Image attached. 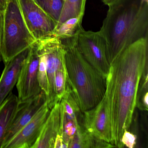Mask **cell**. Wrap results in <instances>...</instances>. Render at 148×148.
I'll use <instances>...</instances> for the list:
<instances>
[{
	"label": "cell",
	"mask_w": 148,
	"mask_h": 148,
	"mask_svg": "<svg viewBox=\"0 0 148 148\" xmlns=\"http://www.w3.org/2000/svg\"><path fill=\"white\" fill-rule=\"evenodd\" d=\"M148 38L125 48L110 64L105 94L108 100L111 123V144L124 147L121 138L128 130L136 107L138 92L148 64Z\"/></svg>",
	"instance_id": "6da1fadb"
},
{
	"label": "cell",
	"mask_w": 148,
	"mask_h": 148,
	"mask_svg": "<svg viewBox=\"0 0 148 148\" xmlns=\"http://www.w3.org/2000/svg\"><path fill=\"white\" fill-rule=\"evenodd\" d=\"M108 7L99 32L105 41L110 64L129 46L148 38V2L143 0H117Z\"/></svg>",
	"instance_id": "7a4b0ae2"
},
{
	"label": "cell",
	"mask_w": 148,
	"mask_h": 148,
	"mask_svg": "<svg viewBox=\"0 0 148 148\" xmlns=\"http://www.w3.org/2000/svg\"><path fill=\"white\" fill-rule=\"evenodd\" d=\"M76 36L60 40L65 51L68 86L83 112L101 101L105 93L106 78L80 53L76 46Z\"/></svg>",
	"instance_id": "3957f363"
},
{
	"label": "cell",
	"mask_w": 148,
	"mask_h": 148,
	"mask_svg": "<svg viewBox=\"0 0 148 148\" xmlns=\"http://www.w3.org/2000/svg\"><path fill=\"white\" fill-rule=\"evenodd\" d=\"M0 53L6 64L36 41L24 20L18 0H8L3 14Z\"/></svg>",
	"instance_id": "277c9868"
},
{
	"label": "cell",
	"mask_w": 148,
	"mask_h": 148,
	"mask_svg": "<svg viewBox=\"0 0 148 148\" xmlns=\"http://www.w3.org/2000/svg\"><path fill=\"white\" fill-rule=\"evenodd\" d=\"M76 46L85 59L106 78L110 64L105 41L99 32L85 31L82 28L76 36Z\"/></svg>",
	"instance_id": "5b68a950"
},
{
	"label": "cell",
	"mask_w": 148,
	"mask_h": 148,
	"mask_svg": "<svg viewBox=\"0 0 148 148\" xmlns=\"http://www.w3.org/2000/svg\"><path fill=\"white\" fill-rule=\"evenodd\" d=\"M39 49L43 51L46 58L49 92L47 104L50 110L58 102L54 91L53 81L55 73L65 65V51L61 40L55 36L36 40Z\"/></svg>",
	"instance_id": "8992f818"
},
{
	"label": "cell",
	"mask_w": 148,
	"mask_h": 148,
	"mask_svg": "<svg viewBox=\"0 0 148 148\" xmlns=\"http://www.w3.org/2000/svg\"><path fill=\"white\" fill-rule=\"evenodd\" d=\"M39 61L36 40L29 47L16 84L20 103L33 98L43 91L38 80Z\"/></svg>",
	"instance_id": "52a82bcc"
},
{
	"label": "cell",
	"mask_w": 148,
	"mask_h": 148,
	"mask_svg": "<svg viewBox=\"0 0 148 148\" xmlns=\"http://www.w3.org/2000/svg\"><path fill=\"white\" fill-rule=\"evenodd\" d=\"M27 28L34 38L54 36L57 23L34 0H18Z\"/></svg>",
	"instance_id": "ba28073f"
},
{
	"label": "cell",
	"mask_w": 148,
	"mask_h": 148,
	"mask_svg": "<svg viewBox=\"0 0 148 148\" xmlns=\"http://www.w3.org/2000/svg\"><path fill=\"white\" fill-rule=\"evenodd\" d=\"M82 113V125L87 131L95 137L111 144L110 112L105 94L95 107Z\"/></svg>",
	"instance_id": "9c48e42d"
},
{
	"label": "cell",
	"mask_w": 148,
	"mask_h": 148,
	"mask_svg": "<svg viewBox=\"0 0 148 148\" xmlns=\"http://www.w3.org/2000/svg\"><path fill=\"white\" fill-rule=\"evenodd\" d=\"M51 110L46 103L36 115L3 148H32L37 142Z\"/></svg>",
	"instance_id": "30bf717a"
},
{
	"label": "cell",
	"mask_w": 148,
	"mask_h": 148,
	"mask_svg": "<svg viewBox=\"0 0 148 148\" xmlns=\"http://www.w3.org/2000/svg\"><path fill=\"white\" fill-rule=\"evenodd\" d=\"M46 103V95L43 91L33 98L19 103L13 120L6 135L2 148L31 121Z\"/></svg>",
	"instance_id": "8fae6325"
},
{
	"label": "cell",
	"mask_w": 148,
	"mask_h": 148,
	"mask_svg": "<svg viewBox=\"0 0 148 148\" xmlns=\"http://www.w3.org/2000/svg\"><path fill=\"white\" fill-rule=\"evenodd\" d=\"M29 47L5 64V68L0 77V106L16 85Z\"/></svg>",
	"instance_id": "7c38bea8"
},
{
	"label": "cell",
	"mask_w": 148,
	"mask_h": 148,
	"mask_svg": "<svg viewBox=\"0 0 148 148\" xmlns=\"http://www.w3.org/2000/svg\"><path fill=\"white\" fill-rule=\"evenodd\" d=\"M60 107L57 103L50 111L38 138L32 148H54L56 136L60 134Z\"/></svg>",
	"instance_id": "4fadbf2b"
},
{
	"label": "cell",
	"mask_w": 148,
	"mask_h": 148,
	"mask_svg": "<svg viewBox=\"0 0 148 148\" xmlns=\"http://www.w3.org/2000/svg\"><path fill=\"white\" fill-rule=\"evenodd\" d=\"M19 103L18 97L11 92L0 106V148H2Z\"/></svg>",
	"instance_id": "5bb4252c"
},
{
	"label": "cell",
	"mask_w": 148,
	"mask_h": 148,
	"mask_svg": "<svg viewBox=\"0 0 148 148\" xmlns=\"http://www.w3.org/2000/svg\"><path fill=\"white\" fill-rule=\"evenodd\" d=\"M86 2V0H64L56 27L69 19L76 18L83 19Z\"/></svg>",
	"instance_id": "9a60e30c"
},
{
	"label": "cell",
	"mask_w": 148,
	"mask_h": 148,
	"mask_svg": "<svg viewBox=\"0 0 148 148\" xmlns=\"http://www.w3.org/2000/svg\"><path fill=\"white\" fill-rule=\"evenodd\" d=\"M82 20L83 19L77 18L66 20L56 27L54 36L60 40L75 37L83 28Z\"/></svg>",
	"instance_id": "2e32d148"
},
{
	"label": "cell",
	"mask_w": 148,
	"mask_h": 148,
	"mask_svg": "<svg viewBox=\"0 0 148 148\" xmlns=\"http://www.w3.org/2000/svg\"><path fill=\"white\" fill-rule=\"evenodd\" d=\"M97 139L81 125L70 141L68 148H95Z\"/></svg>",
	"instance_id": "e0dca14e"
},
{
	"label": "cell",
	"mask_w": 148,
	"mask_h": 148,
	"mask_svg": "<svg viewBox=\"0 0 148 148\" xmlns=\"http://www.w3.org/2000/svg\"><path fill=\"white\" fill-rule=\"evenodd\" d=\"M67 71L65 65L55 73L53 81L54 91L56 101L60 102L66 92L68 87Z\"/></svg>",
	"instance_id": "ac0fdd59"
},
{
	"label": "cell",
	"mask_w": 148,
	"mask_h": 148,
	"mask_svg": "<svg viewBox=\"0 0 148 148\" xmlns=\"http://www.w3.org/2000/svg\"><path fill=\"white\" fill-rule=\"evenodd\" d=\"M37 4L58 24L64 5L63 0H35Z\"/></svg>",
	"instance_id": "d6986e66"
},
{
	"label": "cell",
	"mask_w": 148,
	"mask_h": 148,
	"mask_svg": "<svg viewBox=\"0 0 148 148\" xmlns=\"http://www.w3.org/2000/svg\"><path fill=\"white\" fill-rule=\"evenodd\" d=\"M38 52L39 58L38 73V80L41 90L45 93L47 97L49 92V88H48L46 58L44 53L41 50L39 49L38 47Z\"/></svg>",
	"instance_id": "ffe728a7"
},
{
	"label": "cell",
	"mask_w": 148,
	"mask_h": 148,
	"mask_svg": "<svg viewBox=\"0 0 148 148\" xmlns=\"http://www.w3.org/2000/svg\"><path fill=\"white\" fill-rule=\"evenodd\" d=\"M136 135L125 130L122 135L121 143L124 146H126L129 148H133L136 144Z\"/></svg>",
	"instance_id": "44dd1931"
},
{
	"label": "cell",
	"mask_w": 148,
	"mask_h": 148,
	"mask_svg": "<svg viewBox=\"0 0 148 148\" xmlns=\"http://www.w3.org/2000/svg\"><path fill=\"white\" fill-rule=\"evenodd\" d=\"M66 148L67 146L65 144L63 138L60 134H58L56 136L54 143V148Z\"/></svg>",
	"instance_id": "7402d4cb"
},
{
	"label": "cell",
	"mask_w": 148,
	"mask_h": 148,
	"mask_svg": "<svg viewBox=\"0 0 148 148\" xmlns=\"http://www.w3.org/2000/svg\"><path fill=\"white\" fill-rule=\"evenodd\" d=\"M8 0H0V12L2 14L6 8Z\"/></svg>",
	"instance_id": "603a6c76"
},
{
	"label": "cell",
	"mask_w": 148,
	"mask_h": 148,
	"mask_svg": "<svg viewBox=\"0 0 148 148\" xmlns=\"http://www.w3.org/2000/svg\"><path fill=\"white\" fill-rule=\"evenodd\" d=\"M3 14L0 12V49L2 40V29H3Z\"/></svg>",
	"instance_id": "cb8c5ba5"
},
{
	"label": "cell",
	"mask_w": 148,
	"mask_h": 148,
	"mask_svg": "<svg viewBox=\"0 0 148 148\" xmlns=\"http://www.w3.org/2000/svg\"><path fill=\"white\" fill-rule=\"evenodd\" d=\"M102 1L105 5L109 6V5L115 2L117 0H102Z\"/></svg>",
	"instance_id": "d4e9b609"
},
{
	"label": "cell",
	"mask_w": 148,
	"mask_h": 148,
	"mask_svg": "<svg viewBox=\"0 0 148 148\" xmlns=\"http://www.w3.org/2000/svg\"><path fill=\"white\" fill-rule=\"evenodd\" d=\"M2 60V57H1V54L0 53V63L1 62V60Z\"/></svg>",
	"instance_id": "484cf974"
},
{
	"label": "cell",
	"mask_w": 148,
	"mask_h": 148,
	"mask_svg": "<svg viewBox=\"0 0 148 148\" xmlns=\"http://www.w3.org/2000/svg\"><path fill=\"white\" fill-rule=\"evenodd\" d=\"M63 1H64V0H63Z\"/></svg>",
	"instance_id": "4316f807"
},
{
	"label": "cell",
	"mask_w": 148,
	"mask_h": 148,
	"mask_svg": "<svg viewBox=\"0 0 148 148\" xmlns=\"http://www.w3.org/2000/svg\"><path fill=\"white\" fill-rule=\"evenodd\" d=\"M34 1H35V0H34Z\"/></svg>",
	"instance_id": "83f0119b"
}]
</instances>
